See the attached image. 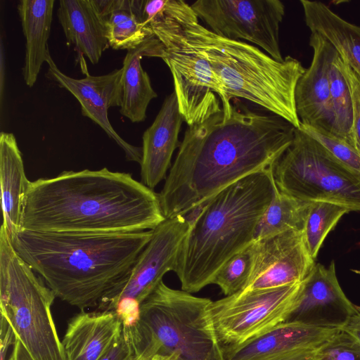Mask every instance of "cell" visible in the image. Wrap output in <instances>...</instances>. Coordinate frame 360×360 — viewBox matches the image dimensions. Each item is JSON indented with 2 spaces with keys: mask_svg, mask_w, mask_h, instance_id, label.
Listing matches in <instances>:
<instances>
[{
  "mask_svg": "<svg viewBox=\"0 0 360 360\" xmlns=\"http://www.w3.org/2000/svg\"><path fill=\"white\" fill-rule=\"evenodd\" d=\"M295 127L283 118L231 103L188 125L158 194L165 219L186 216L220 191L252 174L273 169L292 142Z\"/></svg>",
  "mask_w": 360,
  "mask_h": 360,
  "instance_id": "obj_1",
  "label": "cell"
},
{
  "mask_svg": "<svg viewBox=\"0 0 360 360\" xmlns=\"http://www.w3.org/2000/svg\"><path fill=\"white\" fill-rule=\"evenodd\" d=\"M165 219L153 190L131 174L103 167L63 171L54 177L30 181L21 229L132 233L153 230Z\"/></svg>",
  "mask_w": 360,
  "mask_h": 360,
  "instance_id": "obj_2",
  "label": "cell"
},
{
  "mask_svg": "<svg viewBox=\"0 0 360 360\" xmlns=\"http://www.w3.org/2000/svg\"><path fill=\"white\" fill-rule=\"evenodd\" d=\"M153 231L91 233L21 229L11 242L56 297L84 310L97 308L126 276Z\"/></svg>",
  "mask_w": 360,
  "mask_h": 360,
  "instance_id": "obj_3",
  "label": "cell"
},
{
  "mask_svg": "<svg viewBox=\"0 0 360 360\" xmlns=\"http://www.w3.org/2000/svg\"><path fill=\"white\" fill-rule=\"evenodd\" d=\"M277 190L273 169L249 175L186 215L191 226L174 272L181 290L197 292L220 268L254 240L257 225Z\"/></svg>",
  "mask_w": 360,
  "mask_h": 360,
  "instance_id": "obj_4",
  "label": "cell"
},
{
  "mask_svg": "<svg viewBox=\"0 0 360 360\" xmlns=\"http://www.w3.org/2000/svg\"><path fill=\"white\" fill-rule=\"evenodd\" d=\"M188 41L207 59L223 84L226 98H243L300 127L295 93L306 70L290 56L278 61L256 46L220 37L198 22L191 5L182 14Z\"/></svg>",
  "mask_w": 360,
  "mask_h": 360,
  "instance_id": "obj_5",
  "label": "cell"
},
{
  "mask_svg": "<svg viewBox=\"0 0 360 360\" xmlns=\"http://www.w3.org/2000/svg\"><path fill=\"white\" fill-rule=\"evenodd\" d=\"M211 301L161 281L141 304L136 325L123 327L136 360L170 354L180 360H223L209 316Z\"/></svg>",
  "mask_w": 360,
  "mask_h": 360,
  "instance_id": "obj_6",
  "label": "cell"
},
{
  "mask_svg": "<svg viewBox=\"0 0 360 360\" xmlns=\"http://www.w3.org/2000/svg\"><path fill=\"white\" fill-rule=\"evenodd\" d=\"M188 4L181 0H143L144 23L164 47L162 59L170 70L179 111L188 125L201 122L223 110L231 115L223 84L206 57L188 39L182 14Z\"/></svg>",
  "mask_w": 360,
  "mask_h": 360,
  "instance_id": "obj_7",
  "label": "cell"
},
{
  "mask_svg": "<svg viewBox=\"0 0 360 360\" xmlns=\"http://www.w3.org/2000/svg\"><path fill=\"white\" fill-rule=\"evenodd\" d=\"M54 292L0 230V311L34 360H67L51 312Z\"/></svg>",
  "mask_w": 360,
  "mask_h": 360,
  "instance_id": "obj_8",
  "label": "cell"
},
{
  "mask_svg": "<svg viewBox=\"0 0 360 360\" xmlns=\"http://www.w3.org/2000/svg\"><path fill=\"white\" fill-rule=\"evenodd\" d=\"M273 175L278 189L288 195L360 211V175L300 128Z\"/></svg>",
  "mask_w": 360,
  "mask_h": 360,
  "instance_id": "obj_9",
  "label": "cell"
},
{
  "mask_svg": "<svg viewBox=\"0 0 360 360\" xmlns=\"http://www.w3.org/2000/svg\"><path fill=\"white\" fill-rule=\"evenodd\" d=\"M302 282L243 290L211 301L208 312L221 350L239 346L285 322L297 304Z\"/></svg>",
  "mask_w": 360,
  "mask_h": 360,
  "instance_id": "obj_10",
  "label": "cell"
},
{
  "mask_svg": "<svg viewBox=\"0 0 360 360\" xmlns=\"http://www.w3.org/2000/svg\"><path fill=\"white\" fill-rule=\"evenodd\" d=\"M214 34L248 41L278 61H283L280 25L285 6L279 0H198L191 5Z\"/></svg>",
  "mask_w": 360,
  "mask_h": 360,
  "instance_id": "obj_11",
  "label": "cell"
},
{
  "mask_svg": "<svg viewBox=\"0 0 360 360\" xmlns=\"http://www.w3.org/2000/svg\"><path fill=\"white\" fill-rule=\"evenodd\" d=\"M191 226L186 216L165 219L126 276L101 302L100 311H115L118 302L131 297L141 304L157 288L163 276L174 271L178 257Z\"/></svg>",
  "mask_w": 360,
  "mask_h": 360,
  "instance_id": "obj_12",
  "label": "cell"
},
{
  "mask_svg": "<svg viewBox=\"0 0 360 360\" xmlns=\"http://www.w3.org/2000/svg\"><path fill=\"white\" fill-rule=\"evenodd\" d=\"M48 70L46 77L58 86L70 92L79 101L83 116L98 124L124 151L129 161L141 163V147L124 140L114 129L108 119V110L121 104V77L122 70L115 69L103 75L86 73L81 79L63 73L56 65L49 52L46 60Z\"/></svg>",
  "mask_w": 360,
  "mask_h": 360,
  "instance_id": "obj_13",
  "label": "cell"
},
{
  "mask_svg": "<svg viewBox=\"0 0 360 360\" xmlns=\"http://www.w3.org/2000/svg\"><path fill=\"white\" fill-rule=\"evenodd\" d=\"M253 248L252 270L243 290L300 283L316 264L306 248L302 231L290 230L253 241Z\"/></svg>",
  "mask_w": 360,
  "mask_h": 360,
  "instance_id": "obj_14",
  "label": "cell"
},
{
  "mask_svg": "<svg viewBox=\"0 0 360 360\" xmlns=\"http://www.w3.org/2000/svg\"><path fill=\"white\" fill-rule=\"evenodd\" d=\"M356 306L339 284L335 262L327 267L316 263L302 281L297 304L285 322L342 329L356 311Z\"/></svg>",
  "mask_w": 360,
  "mask_h": 360,
  "instance_id": "obj_15",
  "label": "cell"
},
{
  "mask_svg": "<svg viewBox=\"0 0 360 360\" xmlns=\"http://www.w3.org/2000/svg\"><path fill=\"white\" fill-rule=\"evenodd\" d=\"M309 46L313 50L312 60L296 86V111L301 124L331 133L333 114L329 71L338 53L329 41L316 32H311Z\"/></svg>",
  "mask_w": 360,
  "mask_h": 360,
  "instance_id": "obj_16",
  "label": "cell"
},
{
  "mask_svg": "<svg viewBox=\"0 0 360 360\" xmlns=\"http://www.w3.org/2000/svg\"><path fill=\"white\" fill-rule=\"evenodd\" d=\"M184 118L173 91L164 101L152 124L143 132L141 182L153 190L167 177L172 155L179 144Z\"/></svg>",
  "mask_w": 360,
  "mask_h": 360,
  "instance_id": "obj_17",
  "label": "cell"
},
{
  "mask_svg": "<svg viewBox=\"0 0 360 360\" xmlns=\"http://www.w3.org/2000/svg\"><path fill=\"white\" fill-rule=\"evenodd\" d=\"M339 330L281 323L242 345L221 350L223 360H266L296 349H318Z\"/></svg>",
  "mask_w": 360,
  "mask_h": 360,
  "instance_id": "obj_18",
  "label": "cell"
},
{
  "mask_svg": "<svg viewBox=\"0 0 360 360\" xmlns=\"http://www.w3.org/2000/svg\"><path fill=\"white\" fill-rule=\"evenodd\" d=\"M122 328L115 311L80 310L69 320L62 341L67 360H98Z\"/></svg>",
  "mask_w": 360,
  "mask_h": 360,
  "instance_id": "obj_19",
  "label": "cell"
},
{
  "mask_svg": "<svg viewBox=\"0 0 360 360\" xmlns=\"http://www.w3.org/2000/svg\"><path fill=\"white\" fill-rule=\"evenodd\" d=\"M57 16L67 44L77 52L86 75L83 56L95 65L109 47L96 0H60Z\"/></svg>",
  "mask_w": 360,
  "mask_h": 360,
  "instance_id": "obj_20",
  "label": "cell"
},
{
  "mask_svg": "<svg viewBox=\"0 0 360 360\" xmlns=\"http://www.w3.org/2000/svg\"><path fill=\"white\" fill-rule=\"evenodd\" d=\"M163 55V45L154 34L126 53L122 67L120 112L131 122H143L150 102L158 97L148 73L142 68L141 58H162Z\"/></svg>",
  "mask_w": 360,
  "mask_h": 360,
  "instance_id": "obj_21",
  "label": "cell"
},
{
  "mask_svg": "<svg viewBox=\"0 0 360 360\" xmlns=\"http://www.w3.org/2000/svg\"><path fill=\"white\" fill-rule=\"evenodd\" d=\"M30 181L13 133L0 134V184L2 225L13 241L21 229L23 205Z\"/></svg>",
  "mask_w": 360,
  "mask_h": 360,
  "instance_id": "obj_22",
  "label": "cell"
},
{
  "mask_svg": "<svg viewBox=\"0 0 360 360\" xmlns=\"http://www.w3.org/2000/svg\"><path fill=\"white\" fill-rule=\"evenodd\" d=\"M54 0H21L17 6L23 35L25 56L22 73L26 85H34L49 52Z\"/></svg>",
  "mask_w": 360,
  "mask_h": 360,
  "instance_id": "obj_23",
  "label": "cell"
},
{
  "mask_svg": "<svg viewBox=\"0 0 360 360\" xmlns=\"http://www.w3.org/2000/svg\"><path fill=\"white\" fill-rule=\"evenodd\" d=\"M300 3L310 31L329 41L341 59L360 76V26L344 20L322 2Z\"/></svg>",
  "mask_w": 360,
  "mask_h": 360,
  "instance_id": "obj_24",
  "label": "cell"
},
{
  "mask_svg": "<svg viewBox=\"0 0 360 360\" xmlns=\"http://www.w3.org/2000/svg\"><path fill=\"white\" fill-rule=\"evenodd\" d=\"M109 46L115 50L136 48L153 35L144 23L142 0H96Z\"/></svg>",
  "mask_w": 360,
  "mask_h": 360,
  "instance_id": "obj_25",
  "label": "cell"
},
{
  "mask_svg": "<svg viewBox=\"0 0 360 360\" xmlns=\"http://www.w3.org/2000/svg\"><path fill=\"white\" fill-rule=\"evenodd\" d=\"M313 202L288 195L277 188L257 225L253 241L290 230L303 232Z\"/></svg>",
  "mask_w": 360,
  "mask_h": 360,
  "instance_id": "obj_26",
  "label": "cell"
},
{
  "mask_svg": "<svg viewBox=\"0 0 360 360\" xmlns=\"http://www.w3.org/2000/svg\"><path fill=\"white\" fill-rule=\"evenodd\" d=\"M329 81L333 114L331 133L351 145L353 123L352 100L349 85L340 66L338 54L332 62L329 71Z\"/></svg>",
  "mask_w": 360,
  "mask_h": 360,
  "instance_id": "obj_27",
  "label": "cell"
},
{
  "mask_svg": "<svg viewBox=\"0 0 360 360\" xmlns=\"http://www.w3.org/2000/svg\"><path fill=\"white\" fill-rule=\"evenodd\" d=\"M349 212L347 208L337 204L313 202L302 233L306 248L314 260L329 232Z\"/></svg>",
  "mask_w": 360,
  "mask_h": 360,
  "instance_id": "obj_28",
  "label": "cell"
},
{
  "mask_svg": "<svg viewBox=\"0 0 360 360\" xmlns=\"http://www.w3.org/2000/svg\"><path fill=\"white\" fill-rule=\"evenodd\" d=\"M253 242L231 257L218 271L212 284L218 285L226 296L243 290L252 270Z\"/></svg>",
  "mask_w": 360,
  "mask_h": 360,
  "instance_id": "obj_29",
  "label": "cell"
},
{
  "mask_svg": "<svg viewBox=\"0 0 360 360\" xmlns=\"http://www.w3.org/2000/svg\"><path fill=\"white\" fill-rule=\"evenodd\" d=\"M300 129L326 148L338 160L360 175V154L345 140L322 129L300 124Z\"/></svg>",
  "mask_w": 360,
  "mask_h": 360,
  "instance_id": "obj_30",
  "label": "cell"
},
{
  "mask_svg": "<svg viewBox=\"0 0 360 360\" xmlns=\"http://www.w3.org/2000/svg\"><path fill=\"white\" fill-rule=\"evenodd\" d=\"M314 360H360V342L340 329L316 349Z\"/></svg>",
  "mask_w": 360,
  "mask_h": 360,
  "instance_id": "obj_31",
  "label": "cell"
},
{
  "mask_svg": "<svg viewBox=\"0 0 360 360\" xmlns=\"http://www.w3.org/2000/svg\"><path fill=\"white\" fill-rule=\"evenodd\" d=\"M340 66L349 87L353 108L352 146L360 154V76L340 57Z\"/></svg>",
  "mask_w": 360,
  "mask_h": 360,
  "instance_id": "obj_32",
  "label": "cell"
},
{
  "mask_svg": "<svg viewBox=\"0 0 360 360\" xmlns=\"http://www.w3.org/2000/svg\"><path fill=\"white\" fill-rule=\"evenodd\" d=\"M98 360H136L130 340L123 328L120 335Z\"/></svg>",
  "mask_w": 360,
  "mask_h": 360,
  "instance_id": "obj_33",
  "label": "cell"
},
{
  "mask_svg": "<svg viewBox=\"0 0 360 360\" xmlns=\"http://www.w3.org/2000/svg\"><path fill=\"white\" fill-rule=\"evenodd\" d=\"M115 312L124 328H131L136 325L140 319L141 304L131 297L121 299L115 308Z\"/></svg>",
  "mask_w": 360,
  "mask_h": 360,
  "instance_id": "obj_34",
  "label": "cell"
},
{
  "mask_svg": "<svg viewBox=\"0 0 360 360\" xmlns=\"http://www.w3.org/2000/svg\"><path fill=\"white\" fill-rule=\"evenodd\" d=\"M14 333L7 320L1 319V360H5L6 353L11 345H13Z\"/></svg>",
  "mask_w": 360,
  "mask_h": 360,
  "instance_id": "obj_35",
  "label": "cell"
},
{
  "mask_svg": "<svg viewBox=\"0 0 360 360\" xmlns=\"http://www.w3.org/2000/svg\"><path fill=\"white\" fill-rule=\"evenodd\" d=\"M316 349H296L278 354L266 360H314Z\"/></svg>",
  "mask_w": 360,
  "mask_h": 360,
  "instance_id": "obj_36",
  "label": "cell"
},
{
  "mask_svg": "<svg viewBox=\"0 0 360 360\" xmlns=\"http://www.w3.org/2000/svg\"><path fill=\"white\" fill-rule=\"evenodd\" d=\"M8 360H34L20 339L15 335L13 349Z\"/></svg>",
  "mask_w": 360,
  "mask_h": 360,
  "instance_id": "obj_37",
  "label": "cell"
},
{
  "mask_svg": "<svg viewBox=\"0 0 360 360\" xmlns=\"http://www.w3.org/2000/svg\"><path fill=\"white\" fill-rule=\"evenodd\" d=\"M356 311L341 330L349 333L360 342V307L356 305Z\"/></svg>",
  "mask_w": 360,
  "mask_h": 360,
  "instance_id": "obj_38",
  "label": "cell"
},
{
  "mask_svg": "<svg viewBox=\"0 0 360 360\" xmlns=\"http://www.w3.org/2000/svg\"><path fill=\"white\" fill-rule=\"evenodd\" d=\"M150 360H180L176 354L155 355Z\"/></svg>",
  "mask_w": 360,
  "mask_h": 360,
  "instance_id": "obj_39",
  "label": "cell"
},
{
  "mask_svg": "<svg viewBox=\"0 0 360 360\" xmlns=\"http://www.w3.org/2000/svg\"><path fill=\"white\" fill-rule=\"evenodd\" d=\"M3 56H3V44L1 43V96H2L3 84H4V82H3V79H4V77H3L4 76Z\"/></svg>",
  "mask_w": 360,
  "mask_h": 360,
  "instance_id": "obj_40",
  "label": "cell"
},
{
  "mask_svg": "<svg viewBox=\"0 0 360 360\" xmlns=\"http://www.w3.org/2000/svg\"><path fill=\"white\" fill-rule=\"evenodd\" d=\"M354 273L360 275V270L359 269H351Z\"/></svg>",
  "mask_w": 360,
  "mask_h": 360,
  "instance_id": "obj_41",
  "label": "cell"
}]
</instances>
